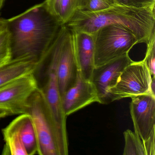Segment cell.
I'll use <instances>...</instances> for the list:
<instances>
[{
    "label": "cell",
    "mask_w": 155,
    "mask_h": 155,
    "mask_svg": "<svg viewBox=\"0 0 155 155\" xmlns=\"http://www.w3.org/2000/svg\"><path fill=\"white\" fill-rule=\"evenodd\" d=\"M7 19L0 18V31L7 27Z\"/></svg>",
    "instance_id": "d4e9b609"
},
{
    "label": "cell",
    "mask_w": 155,
    "mask_h": 155,
    "mask_svg": "<svg viewBox=\"0 0 155 155\" xmlns=\"http://www.w3.org/2000/svg\"><path fill=\"white\" fill-rule=\"evenodd\" d=\"M39 68L38 62L31 56L12 59L0 66V87L21 76L35 73Z\"/></svg>",
    "instance_id": "4fadbf2b"
},
{
    "label": "cell",
    "mask_w": 155,
    "mask_h": 155,
    "mask_svg": "<svg viewBox=\"0 0 155 155\" xmlns=\"http://www.w3.org/2000/svg\"><path fill=\"white\" fill-rule=\"evenodd\" d=\"M151 77L143 61H133L122 71L115 85L109 90L110 103L126 98L152 94Z\"/></svg>",
    "instance_id": "5b68a950"
},
{
    "label": "cell",
    "mask_w": 155,
    "mask_h": 155,
    "mask_svg": "<svg viewBox=\"0 0 155 155\" xmlns=\"http://www.w3.org/2000/svg\"><path fill=\"white\" fill-rule=\"evenodd\" d=\"M4 1H5V0H0V9L2 8V6H3Z\"/></svg>",
    "instance_id": "484cf974"
},
{
    "label": "cell",
    "mask_w": 155,
    "mask_h": 155,
    "mask_svg": "<svg viewBox=\"0 0 155 155\" xmlns=\"http://www.w3.org/2000/svg\"><path fill=\"white\" fill-rule=\"evenodd\" d=\"M113 4L110 0H80L78 11L95 12L105 9Z\"/></svg>",
    "instance_id": "ac0fdd59"
},
{
    "label": "cell",
    "mask_w": 155,
    "mask_h": 155,
    "mask_svg": "<svg viewBox=\"0 0 155 155\" xmlns=\"http://www.w3.org/2000/svg\"><path fill=\"white\" fill-rule=\"evenodd\" d=\"M10 115H12V114L9 110L0 107V119Z\"/></svg>",
    "instance_id": "603a6c76"
},
{
    "label": "cell",
    "mask_w": 155,
    "mask_h": 155,
    "mask_svg": "<svg viewBox=\"0 0 155 155\" xmlns=\"http://www.w3.org/2000/svg\"><path fill=\"white\" fill-rule=\"evenodd\" d=\"M114 4L137 8H155V0H113Z\"/></svg>",
    "instance_id": "44dd1931"
},
{
    "label": "cell",
    "mask_w": 155,
    "mask_h": 155,
    "mask_svg": "<svg viewBox=\"0 0 155 155\" xmlns=\"http://www.w3.org/2000/svg\"><path fill=\"white\" fill-rule=\"evenodd\" d=\"M63 38L62 34H58L48 51L46 58L48 61L47 81L41 89L57 125L62 133L68 136L67 117L65 116L62 107L57 72L59 53Z\"/></svg>",
    "instance_id": "8992f818"
},
{
    "label": "cell",
    "mask_w": 155,
    "mask_h": 155,
    "mask_svg": "<svg viewBox=\"0 0 155 155\" xmlns=\"http://www.w3.org/2000/svg\"><path fill=\"white\" fill-rule=\"evenodd\" d=\"M72 32L74 56L78 71L83 78L90 80L95 67L93 35L87 32Z\"/></svg>",
    "instance_id": "7c38bea8"
},
{
    "label": "cell",
    "mask_w": 155,
    "mask_h": 155,
    "mask_svg": "<svg viewBox=\"0 0 155 155\" xmlns=\"http://www.w3.org/2000/svg\"><path fill=\"white\" fill-rule=\"evenodd\" d=\"M147 45L146 56L143 60L151 74L155 76V35Z\"/></svg>",
    "instance_id": "ffe728a7"
},
{
    "label": "cell",
    "mask_w": 155,
    "mask_h": 155,
    "mask_svg": "<svg viewBox=\"0 0 155 155\" xmlns=\"http://www.w3.org/2000/svg\"><path fill=\"white\" fill-rule=\"evenodd\" d=\"M130 98V112L134 132L145 142L155 134V96L144 94Z\"/></svg>",
    "instance_id": "ba28073f"
},
{
    "label": "cell",
    "mask_w": 155,
    "mask_h": 155,
    "mask_svg": "<svg viewBox=\"0 0 155 155\" xmlns=\"http://www.w3.org/2000/svg\"><path fill=\"white\" fill-rule=\"evenodd\" d=\"M128 54L101 66L94 67L90 79L97 94L99 103H110L108 91L116 84L122 71L133 62Z\"/></svg>",
    "instance_id": "9c48e42d"
},
{
    "label": "cell",
    "mask_w": 155,
    "mask_h": 155,
    "mask_svg": "<svg viewBox=\"0 0 155 155\" xmlns=\"http://www.w3.org/2000/svg\"><path fill=\"white\" fill-rule=\"evenodd\" d=\"M65 116L69 115L95 102L99 103L96 89L90 80L86 79L78 71L76 82L61 98Z\"/></svg>",
    "instance_id": "8fae6325"
},
{
    "label": "cell",
    "mask_w": 155,
    "mask_h": 155,
    "mask_svg": "<svg viewBox=\"0 0 155 155\" xmlns=\"http://www.w3.org/2000/svg\"><path fill=\"white\" fill-rule=\"evenodd\" d=\"M25 113L31 116L34 124L38 143V155L68 154V136L57 125L42 89L38 88L31 96Z\"/></svg>",
    "instance_id": "3957f363"
},
{
    "label": "cell",
    "mask_w": 155,
    "mask_h": 155,
    "mask_svg": "<svg viewBox=\"0 0 155 155\" xmlns=\"http://www.w3.org/2000/svg\"><path fill=\"white\" fill-rule=\"evenodd\" d=\"M57 72L62 98L65 92L75 84L78 73L74 56L73 35L68 28L60 49Z\"/></svg>",
    "instance_id": "30bf717a"
},
{
    "label": "cell",
    "mask_w": 155,
    "mask_h": 155,
    "mask_svg": "<svg viewBox=\"0 0 155 155\" xmlns=\"http://www.w3.org/2000/svg\"><path fill=\"white\" fill-rule=\"evenodd\" d=\"M80 0H61L58 16L62 25H65L78 11Z\"/></svg>",
    "instance_id": "e0dca14e"
},
{
    "label": "cell",
    "mask_w": 155,
    "mask_h": 155,
    "mask_svg": "<svg viewBox=\"0 0 155 155\" xmlns=\"http://www.w3.org/2000/svg\"><path fill=\"white\" fill-rule=\"evenodd\" d=\"M61 0H45V7L49 12L53 15L58 16V12Z\"/></svg>",
    "instance_id": "7402d4cb"
},
{
    "label": "cell",
    "mask_w": 155,
    "mask_h": 155,
    "mask_svg": "<svg viewBox=\"0 0 155 155\" xmlns=\"http://www.w3.org/2000/svg\"><path fill=\"white\" fill-rule=\"evenodd\" d=\"M123 135L125 139L123 155H148L146 142L135 132L127 130Z\"/></svg>",
    "instance_id": "2e32d148"
},
{
    "label": "cell",
    "mask_w": 155,
    "mask_h": 155,
    "mask_svg": "<svg viewBox=\"0 0 155 155\" xmlns=\"http://www.w3.org/2000/svg\"><path fill=\"white\" fill-rule=\"evenodd\" d=\"M62 25L44 2L7 19L12 59L30 56L37 60L40 68Z\"/></svg>",
    "instance_id": "6da1fadb"
},
{
    "label": "cell",
    "mask_w": 155,
    "mask_h": 155,
    "mask_svg": "<svg viewBox=\"0 0 155 155\" xmlns=\"http://www.w3.org/2000/svg\"><path fill=\"white\" fill-rule=\"evenodd\" d=\"M4 144L2 154L3 155H28L17 131L8 125L2 129Z\"/></svg>",
    "instance_id": "9a60e30c"
},
{
    "label": "cell",
    "mask_w": 155,
    "mask_h": 155,
    "mask_svg": "<svg viewBox=\"0 0 155 155\" xmlns=\"http://www.w3.org/2000/svg\"><path fill=\"white\" fill-rule=\"evenodd\" d=\"M111 24L125 27L138 39L139 43H148L155 35V8H137L113 4L95 12L77 11L65 24L73 32L93 33Z\"/></svg>",
    "instance_id": "7a4b0ae2"
},
{
    "label": "cell",
    "mask_w": 155,
    "mask_h": 155,
    "mask_svg": "<svg viewBox=\"0 0 155 155\" xmlns=\"http://www.w3.org/2000/svg\"><path fill=\"white\" fill-rule=\"evenodd\" d=\"M150 90L153 95L155 96V76L151 77V81L150 83Z\"/></svg>",
    "instance_id": "cb8c5ba5"
},
{
    "label": "cell",
    "mask_w": 155,
    "mask_h": 155,
    "mask_svg": "<svg viewBox=\"0 0 155 155\" xmlns=\"http://www.w3.org/2000/svg\"><path fill=\"white\" fill-rule=\"evenodd\" d=\"M110 1H112V2H113V0H110Z\"/></svg>",
    "instance_id": "4316f807"
},
{
    "label": "cell",
    "mask_w": 155,
    "mask_h": 155,
    "mask_svg": "<svg viewBox=\"0 0 155 155\" xmlns=\"http://www.w3.org/2000/svg\"><path fill=\"white\" fill-rule=\"evenodd\" d=\"M9 125L18 134L28 155L38 154V138L31 116L28 113L20 114Z\"/></svg>",
    "instance_id": "5bb4252c"
},
{
    "label": "cell",
    "mask_w": 155,
    "mask_h": 155,
    "mask_svg": "<svg viewBox=\"0 0 155 155\" xmlns=\"http://www.w3.org/2000/svg\"><path fill=\"white\" fill-rule=\"evenodd\" d=\"M91 34L95 48V67L128 54L135 45L139 43L131 31L117 24L101 27Z\"/></svg>",
    "instance_id": "277c9868"
},
{
    "label": "cell",
    "mask_w": 155,
    "mask_h": 155,
    "mask_svg": "<svg viewBox=\"0 0 155 155\" xmlns=\"http://www.w3.org/2000/svg\"><path fill=\"white\" fill-rule=\"evenodd\" d=\"M34 73L19 77L0 87V107L12 115L26 113L29 99L38 88Z\"/></svg>",
    "instance_id": "52a82bcc"
},
{
    "label": "cell",
    "mask_w": 155,
    "mask_h": 155,
    "mask_svg": "<svg viewBox=\"0 0 155 155\" xmlns=\"http://www.w3.org/2000/svg\"><path fill=\"white\" fill-rule=\"evenodd\" d=\"M11 59L9 34L6 27L0 31V66Z\"/></svg>",
    "instance_id": "d6986e66"
}]
</instances>
